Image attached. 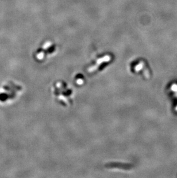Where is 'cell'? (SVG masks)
<instances>
[{
	"label": "cell",
	"instance_id": "cell-1",
	"mask_svg": "<svg viewBox=\"0 0 177 178\" xmlns=\"http://www.w3.org/2000/svg\"><path fill=\"white\" fill-rule=\"evenodd\" d=\"M52 91L55 99L60 104L65 107L71 105L73 91L67 84L62 81H58L53 85Z\"/></svg>",
	"mask_w": 177,
	"mask_h": 178
}]
</instances>
